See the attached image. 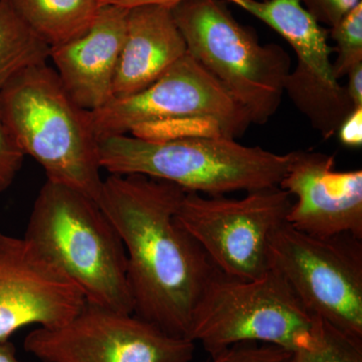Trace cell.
Masks as SVG:
<instances>
[{
	"mask_svg": "<svg viewBox=\"0 0 362 362\" xmlns=\"http://www.w3.org/2000/svg\"><path fill=\"white\" fill-rule=\"evenodd\" d=\"M185 192L148 176L110 175L97 199L122 240L133 314L180 337H187L197 302L216 272L176 220Z\"/></svg>",
	"mask_w": 362,
	"mask_h": 362,
	"instance_id": "1",
	"label": "cell"
},
{
	"mask_svg": "<svg viewBox=\"0 0 362 362\" xmlns=\"http://www.w3.org/2000/svg\"><path fill=\"white\" fill-rule=\"evenodd\" d=\"M25 238L80 288L88 303L133 313L122 240L92 197L47 180Z\"/></svg>",
	"mask_w": 362,
	"mask_h": 362,
	"instance_id": "2",
	"label": "cell"
},
{
	"mask_svg": "<svg viewBox=\"0 0 362 362\" xmlns=\"http://www.w3.org/2000/svg\"><path fill=\"white\" fill-rule=\"evenodd\" d=\"M102 169L139 175L209 197L279 187L289 154L246 146L225 136L147 140L119 135L98 141Z\"/></svg>",
	"mask_w": 362,
	"mask_h": 362,
	"instance_id": "3",
	"label": "cell"
},
{
	"mask_svg": "<svg viewBox=\"0 0 362 362\" xmlns=\"http://www.w3.org/2000/svg\"><path fill=\"white\" fill-rule=\"evenodd\" d=\"M0 115L47 180L97 201L103 169L90 111L71 99L54 68L44 64L11 78L0 90Z\"/></svg>",
	"mask_w": 362,
	"mask_h": 362,
	"instance_id": "4",
	"label": "cell"
},
{
	"mask_svg": "<svg viewBox=\"0 0 362 362\" xmlns=\"http://www.w3.org/2000/svg\"><path fill=\"white\" fill-rule=\"evenodd\" d=\"M171 13L192 57L246 110L252 124L275 115L291 71L280 45H261L223 0H183Z\"/></svg>",
	"mask_w": 362,
	"mask_h": 362,
	"instance_id": "5",
	"label": "cell"
},
{
	"mask_svg": "<svg viewBox=\"0 0 362 362\" xmlns=\"http://www.w3.org/2000/svg\"><path fill=\"white\" fill-rule=\"evenodd\" d=\"M321 321L274 269L250 280L216 271L197 302L187 337L209 356L242 343L274 345L294 354L315 342Z\"/></svg>",
	"mask_w": 362,
	"mask_h": 362,
	"instance_id": "6",
	"label": "cell"
},
{
	"mask_svg": "<svg viewBox=\"0 0 362 362\" xmlns=\"http://www.w3.org/2000/svg\"><path fill=\"white\" fill-rule=\"evenodd\" d=\"M269 265L310 313L362 339V240L314 237L284 223L272 233Z\"/></svg>",
	"mask_w": 362,
	"mask_h": 362,
	"instance_id": "7",
	"label": "cell"
},
{
	"mask_svg": "<svg viewBox=\"0 0 362 362\" xmlns=\"http://www.w3.org/2000/svg\"><path fill=\"white\" fill-rule=\"evenodd\" d=\"M90 116L98 140L168 122L199 124L235 139L252 124L246 110L188 52L149 87L113 98Z\"/></svg>",
	"mask_w": 362,
	"mask_h": 362,
	"instance_id": "8",
	"label": "cell"
},
{
	"mask_svg": "<svg viewBox=\"0 0 362 362\" xmlns=\"http://www.w3.org/2000/svg\"><path fill=\"white\" fill-rule=\"evenodd\" d=\"M291 206V195L280 187L247 192L240 199L187 192L175 218L216 271L250 280L270 269L272 233L286 223Z\"/></svg>",
	"mask_w": 362,
	"mask_h": 362,
	"instance_id": "9",
	"label": "cell"
},
{
	"mask_svg": "<svg viewBox=\"0 0 362 362\" xmlns=\"http://www.w3.org/2000/svg\"><path fill=\"white\" fill-rule=\"evenodd\" d=\"M23 346L42 362H192L195 350L135 314L88 302L66 323L35 328Z\"/></svg>",
	"mask_w": 362,
	"mask_h": 362,
	"instance_id": "10",
	"label": "cell"
},
{
	"mask_svg": "<svg viewBox=\"0 0 362 362\" xmlns=\"http://www.w3.org/2000/svg\"><path fill=\"white\" fill-rule=\"evenodd\" d=\"M226 1L263 21L291 45L297 65L286 78L284 93L324 139L337 134L356 108L333 74L329 33L299 0Z\"/></svg>",
	"mask_w": 362,
	"mask_h": 362,
	"instance_id": "11",
	"label": "cell"
},
{
	"mask_svg": "<svg viewBox=\"0 0 362 362\" xmlns=\"http://www.w3.org/2000/svg\"><path fill=\"white\" fill-rule=\"evenodd\" d=\"M84 294L25 237L0 230V342L28 327H56L86 304Z\"/></svg>",
	"mask_w": 362,
	"mask_h": 362,
	"instance_id": "12",
	"label": "cell"
},
{
	"mask_svg": "<svg viewBox=\"0 0 362 362\" xmlns=\"http://www.w3.org/2000/svg\"><path fill=\"white\" fill-rule=\"evenodd\" d=\"M279 187L292 202L286 223L319 238L362 240V170H337L335 158L311 150L290 152Z\"/></svg>",
	"mask_w": 362,
	"mask_h": 362,
	"instance_id": "13",
	"label": "cell"
},
{
	"mask_svg": "<svg viewBox=\"0 0 362 362\" xmlns=\"http://www.w3.org/2000/svg\"><path fill=\"white\" fill-rule=\"evenodd\" d=\"M128 9L101 6L95 23L82 37L52 47L49 59L71 99L95 111L114 98L113 82L125 37Z\"/></svg>",
	"mask_w": 362,
	"mask_h": 362,
	"instance_id": "14",
	"label": "cell"
},
{
	"mask_svg": "<svg viewBox=\"0 0 362 362\" xmlns=\"http://www.w3.org/2000/svg\"><path fill=\"white\" fill-rule=\"evenodd\" d=\"M187 52L171 8L148 4L128 9L114 98L131 96L149 87Z\"/></svg>",
	"mask_w": 362,
	"mask_h": 362,
	"instance_id": "15",
	"label": "cell"
},
{
	"mask_svg": "<svg viewBox=\"0 0 362 362\" xmlns=\"http://www.w3.org/2000/svg\"><path fill=\"white\" fill-rule=\"evenodd\" d=\"M49 47L82 37L96 21L99 0H8Z\"/></svg>",
	"mask_w": 362,
	"mask_h": 362,
	"instance_id": "16",
	"label": "cell"
},
{
	"mask_svg": "<svg viewBox=\"0 0 362 362\" xmlns=\"http://www.w3.org/2000/svg\"><path fill=\"white\" fill-rule=\"evenodd\" d=\"M51 47L8 0H0V90L21 71L47 64Z\"/></svg>",
	"mask_w": 362,
	"mask_h": 362,
	"instance_id": "17",
	"label": "cell"
},
{
	"mask_svg": "<svg viewBox=\"0 0 362 362\" xmlns=\"http://www.w3.org/2000/svg\"><path fill=\"white\" fill-rule=\"evenodd\" d=\"M291 362H362V339L322 319L315 342L294 352Z\"/></svg>",
	"mask_w": 362,
	"mask_h": 362,
	"instance_id": "18",
	"label": "cell"
},
{
	"mask_svg": "<svg viewBox=\"0 0 362 362\" xmlns=\"http://www.w3.org/2000/svg\"><path fill=\"white\" fill-rule=\"evenodd\" d=\"M329 35L337 44V58L332 68L335 78L339 81L354 66L362 64V2L331 28Z\"/></svg>",
	"mask_w": 362,
	"mask_h": 362,
	"instance_id": "19",
	"label": "cell"
},
{
	"mask_svg": "<svg viewBox=\"0 0 362 362\" xmlns=\"http://www.w3.org/2000/svg\"><path fill=\"white\" fill-rule=\"evenodd\" d=\"M292 352L262 343H242L221 350L207 362H291Z\"/></svg>",
	"mask_w": 362,
	"mask_h": 362,
	"instance_id": "20",
	"label": "cell"
},
{
	"mask_svg": "<svg viewBox=\"0 0 362 362\" xmlns=\"http://www.w3.org/2000/svg\"><path fill=\"white\" fill-rule=\"evenodd\" d=\"M25 156L0 115V194L13 185Z\"/></svg>",
	"mask_w": 362,
	"mask_h": 362,
	"instance_id": "21",
	"label": "cell"
},
{
	"mask_svg": "<svg viewBox=\"0 0 362 362\" xmlns=\"http://www.w3.org/2000/svg\"><path fill=\"white\" fill-rule=\"evenodd\" d=\"M319 23L333 28L362 0H299Z\"/></svg>",
	"mask_w": 362,
	"mask_h": 362,
	"instance_id": "22",
	"label": "cell"
},
{
	"mask_svg": "<svg viewBox=\"0 0 362 362\" xmlns=\"http://www.w3.org/2000/svg\"><path fill=\"white\" fill-rule=\"evenodd\" d=\"M338 139L343 145L357 148L362 145V107L354 109L338 128Z\"/></svg>",
	"mask_w": 362,
	"mask_h": 362,
	"instance_id": "23",
	"label": "cell"
},
{
	"mask_svg": "<svg viewBox=\"0 0 362 362\" xmlns=\"http://www.w3.org/2000/svg\"><path fill=\"white\" fill-rule=\"evenodd\" d=\"M349 82L345 86L350 99L354 103V108L362 107V64L354 66L347 74Z\"/></svg>",
	"mask_w": 362,
	"mask_h": 362,
	"instance_id": "24",
	"label": "cell"
},
{
	"mask_svg": "<svg viewBox=\"0 0 362 362\" xmlns=\"http://www.w3.org/2000/svg\"><path fill=\"white\" fill-rule=\"evenodd\" d=\"M181 1H183V0H100V6L110 4V6L129 9L135 6L154 4V6H162L171 8V7L176 6Z\"/></svg>",
	"mask_w": 362,
	"mask_h": 362,
	"instance_id": "25",
	"label": "cell"
},
{
	"mask_svg": "<svg viewBox=\"0 0 362 362\" xmlns=\"http://www.w3.org/2000/svg\"><path fill=\"white\" fill-rule=\"evenodd\" d=\"M0 362H23L16 354V349L13 343L0 342Z\"/></svg>",
	"mask_w": 362,
	"mask_h": 362,
	"instance_id": "26",
	"label": "cell"
},
{
	"mask_svg": "<svg viewBox=\"0 0 362 362\" xmlns=\"http://www.w3.org/2000/svg\"><path fill=\"white\" fill-rule=\"evenodd\" d=\"M99 1H100V0H99Z\"/></svg>",
	"mask_w": 362,
	"mask_h": 362,
	"instance_id": "27",
	"label": "cell"
}]
</instances>
